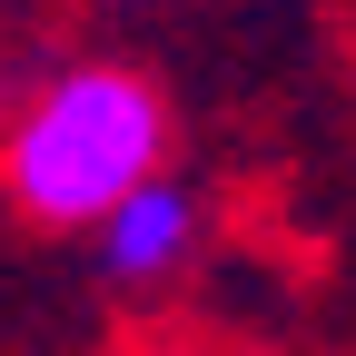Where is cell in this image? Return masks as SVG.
<instances>
[{"mask_svg":"<svg viewBox=\"0 0 356 356\" xmlns=\"http://www.w3.org/2000/svg\"><path fill=\"white\" fill-rule=\"evenodd\" d=\"M99 10H149V0H99Z\"/></svg>","mask_w":356,"mask_h":356,"instance_id":"obj_3","label":"cell"},{"mask_svg":"<svg viewBox=\"0 0 356 356\" xmlns=\"http://www.w3.org/2000/svg\"><path fill=\"white\" fill-rule=\"evenodd\" d=\"M168 168V99L129 60H70L0 129V188L30 228H99V218Z\"/></svg>","mask_w":356,"mask_h":356,"instance_id":"obj_1","label":"cell"},{"mask_svg":"<svg viewBox=\"0 0 356 356\" xmlns=\"http://www.w3.org/2000/svg\"><path fill=\"white\" fill-rule=\"evenodd\" d=\"M89 238H99L109 287H168L178 267L198 257V188L159 168V178H139V188H129V198H119Z\"/></svg>","mask_w":356,"mask_h":356,"instance_id":"obj_2","label":"cell"}]
</instances>
